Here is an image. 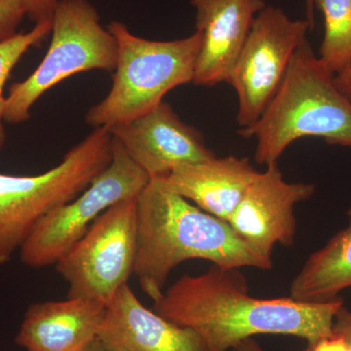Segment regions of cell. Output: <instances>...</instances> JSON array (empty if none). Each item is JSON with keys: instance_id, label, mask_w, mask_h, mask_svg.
<instances>
[{"instance_id": "cell-1", "label": "cell", "mask_w": 351, "mask_h": 351, "mask_svg": "<svg viewBox=\"0 0 351 351\" xmlns=\"http://www.w3.org/2000/svg\"><path fill=\"white\" fill-rule=\"evenodd\" d=\"M343 299L324 302L291 297L258 299L249 295L239 269L213 265L201 276H184L165 290L152 311L195 332L207 351H228L256 335L306 339L313 346L332 336Z\"/></svg>"}, {"instance_id": "cell-2", "label": "cell", "mask_w": 351, "mask_h": 351, "mask_svg": "<svg viewBox=\"0 0 351 351\" xmlns=\"http://www.w3.org/2000/svg\"><path fill=\"white\" fill-rule=\"evenodd\" d=\"M138 245L134 274L154 302L165 292L172 270L189 260L223 267L270 269L263 257L240 239L228 221L216 218L151 179L137 199Z\"/></svg>"}, {"instance_id": "cell-3", "label": "cell", "mask_w": 351, "mask_h": 351, "mask_svg": "<svg viewBox=\"0 0 351 351\" xmlns=\"http://www.w3.org/2000/svg\"><path fill=\"white\" fill-rule=\"evenodd\" d=\"M237 134L256 138L255 161L277 162L289 145L304 137L323 138L351 149V101L308 40L295 51L282 84L253 125Z\"/></svg>"}, {"instance_id": "cell-4", "label": "cell", "mask_w": 351, "mask_h": 351, "mask_svg": "<svg viewBox=\"0 0 351 351\" xmlns=\"http://www.w3.org/2000/svg\"><path fill=\"white\" fill-rule=\"evenodd\" d=\"M108 29L117 39V66L110 92L85 115L94 129L137 119L162 103L171 90L193 82L201 47L196 31L186 38L159 41L135 36L119 21Z\"/></svg>"}, {"instance_id": "cell-5", "label": "cell", "mask_w": 351, "mask_h": 351, "mask_svg": "<svg viewBox=\"0 0 351 351\" xmlns=\"http://www.w3.org/2000/svg\"><path fill=\"white\" fill-rule=\"evenodd\" d=\"M108 128H95L55 167L34 176L0 174V265L8 263L43 217L82 193L112 158Z\"/></svg>"}, {"instance_id": "cell-6", "label": "cell", "mask_w": 351, "mask_h": 351, "mask_svg": "<svg viewBox=\"0 0 351 351\" xmlns=\"http://www.w3.org/2000/svg\"><path fill=\"white\" fill-rule=\"evenodd\" d=\"M49 48L36 71L8 90L4 122L19 124L46 92L66 78L90 71H114L117 43L89 0H60L52 17Z\"/></svg>"}, {"instance_id": "cell-7", "label": "cell", "mask_w": 351, "mask_h": 351, "mask_svg": "<svg viewBox=\"0 0 351 351\" xmlns=\"http://www.w3.org/2000/svg\"><path fill=\"white\" fill-rule=\"evenodd\" d=\"M149 181V175L113 138L108 167L75 198L41 219L20 249L21 261L32 269L56 265L104 212L120 201L138 197Z\"/></svg>"}, {"instance_id": "cell-8", "label": "cell", "mask_w": 351, "mask_h": 351, "mask_svg": "<svg viewBox=\"0 0 351 351\" xmlns=\"http://www.w3.org/2000/svg\"><path fill=\"white\" fill-rule=\"evenodd\" d=\"M137 199L108 208L56 263L68 284V298H92L108 304L128 284L137 256Z\"/></svg>"}, {"instance_id": "cell-9", "label": "cell", "mask_w": 351, "mask_h": 351, "mask_svg": "<svg viewBox=\"0 0 351 351\" xmlns=\"http://www.w3.org/2000/svg\"><path fill=\"white\" fill-rule=\"evenodd\" d=\"M311 25L292 20L283 9L267 6L256 16L228 83L239 98L240 128L253 125L278 91L295 51Z\"/></svg>"}, {"instance_id": "cell-10", "label": "cell", "mask_w": 351, "mask_h": 351, "mask_svg": "<svg viewBox=\"0 0 351 351\" xmlns=\"http://www.w3.org/2000/svg\"><path fill=\"white\" fill-rule=\"evenodd\" d=\"M108 130L151 179L165 177L178 166L216 156L202 133L182 121L164 101L149 112Z\"/></svg>"}, {"instance_id": "cell-11", "label": "cell", "mask_w": 351, "mask_h": 351, "mask_svg": "<svg viewBox=\"0 0 351 351\" xmlns=\"http://www.w3.org/2000/svg\"><path fill=\"white\" fill-rule=\"evenodd\" d=\"M314 191V184L286 182L277 162L269 164L251 184L228 223L254 250L271 258L276 244L290 246L294 242L295 205L309 199Z\"/></svg>"}, {"instance_id": "cell-12", "label": "cell", "mask_w": 351, "mask_h": 351, "mask_svg": "<svg viewBox=\"0 0 351 351\" xmlns=\"http://www.w3.org/2000/svg\"><path fill=\"white\" fill-rule=\"evenodd\" d=\"M201 47L193 84L214 87L228 82L263 0H191Z\"/></svg>"}, {"instance_id": "cell-13", "label": "cell", "mask_w": 351, "mask_h": 351, "mask_svg": "<svg viewBox=\"0 0 351 351\" xmlns=\"http://www.w3.org/2000/svg\"><path fill=\"white\" fill-rule=\"evenodd\" d=\"M97 339L108 351H207L193 330L145 307L128 284L107 304Z\"/></svg>"}, {"instance_id": "cell-14", "label": "cell", "mask_w": 351, "mask_h": 351, "mask_svg": "<svg viewBox=\"0 0 351 351\" xmlns=\"http://www.w3.org/2000/svg\"><path fill=\"white\" fill-rule=\"evenodd\" d=\"M107 304L92 298L36 302L16 336L27 351H82L98 339Z\"/></svg>"}, {"instance_id": "cell-15", "label": "cell", "mask_w": 351, "mask_h": 351, "mask_svg": "<svg viewBox=\"0 0 351 351\" xmlns=\"http://www.w3.org/2000/svg\"><path fill=\"white\" fill-rule=\"evenodd\" d=\"M258 174L248 158L215 156L178 166L158 179L203 211L228 221Z\"/></svg>"}, {"instance_id": "cell-16", "label": "cell", "mask_w": 351, "mask_h": 351, "mask_svg": "<svg viewBox=\"0 0 351 351\" xmlns=\"http://www.w3.org/2000/svg\"><path fill=\"white\" fill-rule=\"evenodd\" d=\"M348 216L345 230L311 254L293 279L291 298L301 302H330L351 287V207Z\"/></svg>"}, {"instance_id": "cell-17", "label": "cell", "mask_w": 351, "mask_h": 351, "mask_svg": "<svg viewBox=\"0 0 351 351\" xmlns=\"http://www.w3.org/2000/svg\"><path fill=\"white\" fill-rule=\"evenodd\" d=\"M324 17L321 61L335 75L351 66V0H314Z\"/></svg>"}, {"instance_id": "cell-18", "label": "cell", "mask_w": 351, "mask_h": 351, "mask_svg": "<svg viewBox=\"0 0 351 351\" xmlns=\"http://www.w3.org/2000/svg\"><path fill=\"white\" fill-rule=\"evenodd\" d=\"M52 31V21L34 25L31 31L17 32L11 38L0 40V152L6 142L4 129V108L6 97L4 89L11 71L22 57L34 46L40 45Z\"/></svg>"}, {"instance_id": "cell-19", "label": "cell", "mask_w": 351, "mask_h": 351, "mask_svg": "<svg viewBox=\"0 0 351 351\" xmlns=\"http://www.w3.org/2000/svg\"><path fill=\"white\" fill-rule=\"evenodd\" d=\"M25 17V10L19 0H0V40L17 34Z\"/></svg>"}, {"instance_id": "cell-20", "label": "cell", "mask_w": 351, "mask_h": 351, "mask_svg": "<svg viewBox=\"0 0 351 351\" xmlns=\"http://www.w3.org/2000/svg\"><path fill=\"white\" fill-rule=\"evenodd\" d=\"M24 8L25 17L34 25L52 21L53 14L60 0H19Z\"/></svg>"}, {"instance_id": "cell-21", "label": "cell", "mask_w": 351, "mask_h": 351, "mask_svg": "<svg viewBox=\"0 0 351 351\" xmlns=\"http://www.w3.org/2000/svg\"><path fill=\"white\" fill-rule=\"evenodd\" d=\"M332 334L341 339V351H351V311L343 304L335 316Z\"/></svg>"}, {"instance_id": "cell-22", "label": "cell", "mask_w": 351, "mask_h": 351, "mask_svg": "<svg viewBox=\"0 0 351 351\" xmlns=\"http://www.w3.org/2000/svg\"><path fill=\"white\" fill-rule=\"evenodd\" d=\"M335 83L339 91L348 97L351 101V66L335 75Z\"/></svg>"}, {"instance_id": "cell-23", "label": "cell", "mask_w": 351, "mask_h": 351, "mask_svg": "<svg viewBox=\"0 0 351 351\" xmlns=\"http://www.w3.org/2000/svg\"><path fill=\"white\" fill-rule=\"evenodd\" d=\"M232 351H265L253 338L244 339L232 348ZM308 351V350H304Z\"/></svg>"}, {"instance_id": "cell-24", "label": "cell", "mask_w": 351, "mask_h": 351, "mask_svg": "<svg viewBox=\"0 0 351 351\" xmlns=\"http://www.w3.org/2000/svg\"><path fill=\"white\" fill-rule=\"evenodd\" d=\"M314 0H306V20L311 24V29H313L314 25Z\"/></svg>"}, {"instance_id": "cell-25", "label": "cell", "mask_w": 351, "mask_h": 351, "mask_svg": "<svg viewBox=\"0 0 351 351\" xmlns=\"http://www.w3.org/2000/svg\"><path fill=\"white\" fill-rule=\"evenodd\" d=\"M82 351H108L107 348L104 346L103 343H101L99 339L92 341L89 343Z\"/></svg>"}]
</instances>
